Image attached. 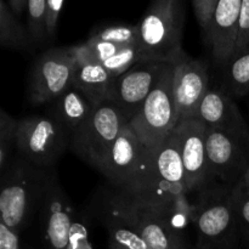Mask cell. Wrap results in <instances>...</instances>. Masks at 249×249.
Masks as SVG:
<instances>
[{
    "label": "cell",
    "mask_w": 249,
    "mask_h": 249,
    "mask_svg": "<svg viewBox=\"0 0 249 249\" xmlns=\"http://www.w3.org/2000/svg\"><path fill=\"white\" fill-rule=\"evenodd\" d=\"M116 192L129 201L160 212L165 211L180 195L189 194L175 131L151 150L130 182Z\"/></svg>",
    "instance_id": "obj_1"
},
{
    "label": "cell",
    "mask_w": 249,
    "mask_h": 249,
    "mask_svg": "<svg viewBox=\"0 0 249 249\" xmlns=\"http://www.w3.org/2000/svg\"><path fill=\"white\" fill-rule=\"evenodd\" d=\"M53 169L36 167L18 155L11 158L1 174L0 221L18 232L27 228L40 212Z\"/></svg>",
    "instance_id": "obj_2"
},
{
    "label": "cell",
    "mask_w": 249,
    "mask_h": 249,
    "mask_svg": "<svg viewBox=\"0 0 249 249\" xmlns=\"http://www.w3.org/2000/svg\"><path fill=\"white\" fill-rule=\"evenodd\" d=\"M186 11L181 0H156L139 22L138 48L143 61L175 65L187 56L181 46Z\"/></svg>",
    "instance_id": "obj_3"
},
{
    "label": "cell",
    "mask_w": 249,
    "mask_h": 249,
    "mask_svg": "<svg viewBox=\"0 0 249 249\" xmlns=\"http://www.w3.org/2000/svg\"><path fill=\"white\" fill-rule=\"evenodd\" d=\"M233 186L213 182L197 192L194 228L198 249H224L240 235L232 206Z\"/></svg>",
    "instance_id": "obj_4"
},
{
    "label": "cell",
    "mask_w": 249,
    "mask_h": 249,
    "mask_svg": "<svg viewBox=\"0 0 249 249\" xmlns=\"http://www.w3.org/2000/svg\"><path fill=\"white\" fill-rule=\"evenodd\" d=\"M67 131L49 114L18 119L16 151L21 158L36 167L53 169L70 146Z\"/></svg>",
    "instance_id": "obj_5"
},
{
    "label": "cell",
    "mask_w": 249,
    "mask_h": 249,
    "mask_svg": "<svg viewBox=\"0 0 249 249\" xmlns=\"http://www.w3.org/2000/svg\"><path fill=\"white\" fill-rule=\"evenodd\" d=\"M173 65L167 68L139 113L129 123V128L151 150L164 142L178 125L173 97Z\"/></svg>",
    "instance_id": "obj_6"
},
{
    "label": "cell",
    "mask_w": 249,
    "mask_h": 249,
    "mask_svg": "<svg viewBox=\"0 0 249 249\" xmlns=\"http://www.w3.org/2000/svg\"><path fill=\"white\" fill-rule=\"evenodd\" d=\"M129 125L118 108L109 101L95 107L92 113L72 134L70 147L85 163L96 168L101 158Z\"/></svg>",
    "instance_id": "obj_7"
},
{
    "label": "cell",
    "mask_w": 249,
    "mask_h": 249,
    "mask_svg": "<svg viewBox=\"0 0 249 249\" xmlns=\"http://www.w3.org/2000/svg\"><path fill=\"white\" fill-rule=\"evenodd\" d=\"M75 58L71 48L44 51L32 65L28 99L33 105L51 104L73 84Z\"/></svg>",
    "instance_id": "obj_8"
},
{
    "label": "cell",
    "mask_w": 249,
    "mask_h": 249,
    "mask_svg": "<svg viewBox=\"0 0 249 249\" xmlns=\"http://www.w3.org/2000/svg\"><path fill=\"white\" fill-rule=\"evenodd\" d=\"M207 160L212 182L235 186L249 167V142L232 134L207 128Z\"/></svg>",
    "instance_id": "obj_9"
},
{
    "label": "cell",
    "mask_w": 249,
    "mask_h": 249,
    "mask_svg": "<svg viewBox=\"0 0 249 249\" xmlns=\"http://www.w3.org/2000/svg\"><path fill=\"white\" fill-rule=\"evenodd\" d=\"M169 66L156 61L136 63L128 72L114 78L108 101L130 123Z\"/></svg>",
    "instance_id": "obj_10"
},
{
    "label": "cell",
    "mask_w": 249,
    "mask_h": 249,
    "mask_svg": "<svg viewBox=\"0 0 249 249\" xmlns=\"http://www.w3.org/2000/svg\"><path fill=\"white\" fill-rule=\"evenodd\" d=\"M150 152L151 148L146 147L128 125L109 146L95 169L108 180L113 189H123L145 163Z\"/></svg>",
    "instance_id": "obj_11"
},
{
    "label": "cell",
    "mask_w": 249,
    "mask_h": 249,
    "mask_svg": "<svg viewBox=\"0 0 249 249\" xmlns=\"http://www.w3.org/2000/svg\"><path fill=\"white\" fill-rule=\"evenodd\" d=\"M189 194H197L212 182L207 160V126L198 119H187L175 128Z\"/></svg>",
    "instance_id": "obj_12"
},
{
    "label": "cell",
    "mask_w": 249,
    "mask_h": 249,
    "mask_svg": "<svg viewBox=\"0 0 249 249\" xmlns=\"http://www.w3.org/2000/svg\"><path fill=\"white\" fill-rule=\"evenodd\" d=\"M39 214L46 249H67L75 213L72 202L61 186L55 168Z\"/></svg>",
    "instance_id": "obj_13"
},
{
    "label": "cell",
    "mask_w": 249,
    "mask_h": 249,
    "mask_svg": "<svg viewBox=\"0 0 249 249\" xmlns=\"http://www.w3.org/2000/svg\"><path fill=\"white\" fill-rule=\"evenodd\" d=\"M173 66V97L179 124L195 117L209 90V74L203 61L189 55Z\"/></svg>",
    "instance_id": "obj_14"
},
{
    "label": "cell",
    "mask_w": 249,
    "mask_h": 249,
    "mask_svg": "<svg viewBox=\"0 0 249 249\" xmlns=\"http://www.w3.org/2000/svg\"><path fill=\"white\" fill-rule=\"evenodd\" d=\"M242 0H219L211 21L201 29L212 57L223 66L235 53Z\"/></svg>",
    "instance_id": "obj_15"
},
{
    "label": "cell",
    "mask_w": 249,
    "mask_h": 249,
    "mask_svg": "<svg viewBox=\"0 0 249 249\" xmlns=\"http://www.w3.org/2000/svg\"><path fill=\"white\" fill-rule=\"evenodd\" d=\"M194 118L208 129L225 131L249 142V129L237 105L221 88H209Z\"/></svg>",
    "instance_id": "obj_16"
},
{
    "label": "cell",
    "mask_w": 249,
    "mask_h": 249,
    "mask_svg": "<svg viewBox=\"0 0 249 249\" xmlns=\"http://www.w3.org/2000/svg\"><path fill=\"white\" fill-rule=\"evenodd\" d=\"M114 195L122 202L148 249H187L184 238L168 226L160 211L129 201L116 191Z\"/></svg>",
    "instance_id": "obj_17"
},
{
    "label": "cell",
    "mask_w": 249,
    "mask_h": 249,
    "mask_svg": "<svg viewBox=\"0 0 249 249\" xmlns=\"http://www.w3.org/2000/svg\"><path fill=\"white\" fill-rule=\"evenodd\" d=\"M99 216L107 230L109 249H148L114 192L104 197L100 204Z\"/></svg>",
    "instance_id": "obj_18"
},
{
    "label": "cell",
    "mask_w": 249,
    "mask_h": 249,
    "mask_svg": "<svg viewBox=\"0 0 249 249\" xmlns=\"http://www.w3.org/2000/svg\"><path fill=\"white\" fill-rule=\"evenodd\" d=\"M94 109V105L72 85L60 97L51 102L49 116L53 117L71 138Z\"/></svg>",
    "instance_id": "obj_19"
},
{
    "label": "cell",
    "mask_w": 249,
    "mask_h": 249,
    "mask_svg": "<svg viewBox=\"0 0 249 249\" xmlns=\"http://www.w3.org/2000/svg\"><path fill=\"white\" fill-rule=\"evenodd\" d=\"M113 80V75L100 63L85 62L75 65L72 85L97 107L108 101Z\"/></svg>",
    "instance_id": "obj_20"
},
{
    "label": "cell",
    "mask_w": 249,
    "mask_h": 249,
    "mask_svg": "<svg viewBox=\"0 0 249 249\" xmlns=\"http://www.w3.org/2000/svg\"><path fill=\"white\" fill-rule=\"evenodd\" d=\"M223 88L231 97L249 94V50L235 53L223 66Z\"/></svg>",
    "instance_id": "obj_21"
},
{
    "label": "cell",
    "mask_w": 249,
    "mask_h": 249,
    "mask_svg": "<svg viewBox=\"0 0 249 249\" xmlns=\"http://www.w3.org/2000/svg\"><path fill=\"white\" fill-rule=\"evenodd\" d=\"M27 27L10 11L5 0L0 1V44L10 50H24L31 45Z\"/></svg>",
    "instance_id": "obj_22"
},
{
    "label": "cell",
    "mask_w": 249,
    "mask_h": 249,
    "mask_svg": "<svg viewBox=\"0 0 249 249\" xmlns=\"http://www.w3.org/2000/svg\"><path fill=\"white\" fill-rule=\"evenodd\" d=\"M160 213L168 226L181 238H184V233L187 229L191 225L194 226L195 203L190 199V194L180 195L165 211Z\"/></svg>",
    "instance_id": "obj_23"
},
{
    "label": "cell",
    "mask_w": 249,
    "mask_h": 249,
    "mask_svg": "<svg viewBox=\"0 0 249 249\" xmlns=\"http://www.w3.org/2000/svg\"><path fill=\"white\" fill-rule=\"evenodd\" d=\"M89 39L107 41L121 46H138L139 27L138 24H106L95 28L90 33Z\"/></svg>",
    "instance_id": "obj_24"
},
{
    "label": "cell",
    "mask_w": 249,
    "mask_h": 249,
    "mask_svg": "<svg viewBox=\"0 0 249 249\" xmlns=\"http://www.w3.org/2000/svg\"><path fill=\"white\" fill-rule=\"evenodd\" d=\"M18 119L12 118L4 109L0 111V172L6 169L12 158V151L16 148V133Z\"/></svg>",
    "instance_id": "obj_25"
},
{
    "label": "cell",
    "mask_w": 249,
    "mask_h": 249,
    "mask_svg": "<svg viewBox=\"0 0 249 249\" xmlns=\"http://www.w3.org/2000/svg\"><path fill=\"white\" fill-rule=\"evenodd\" d=\"M46 0H29L26 12V27L33 43L40 44L46 39Z\"/></svg>",
    "instance_id": "obj_26"
},
{
    "label": "cell",
    "mask_w": 249,
    "mask_h": 249,
    "mask_svg": "<svg viewBox=\"0 0 249 249\" xmlns=\"http://www.w3.org/2000/svg\"><path fill=\"white\" fill-rule=\"evenodd\" d=\"M232 206L238 232L249 240V186L243 178L232 189Z\"/></svg>",
    "instance_id": "obj_27"
},
{
    "label": "cell",
    "mask_w": 249,
    "mask_h": 249,
    "mask_svg": "<svg viewBox=\"0 0 249 249\" xmlns=\"http://www.w3.org/2000/svg\"><path fill=\"white\" fill-rule=\"evenodd\" d=\"M141 61H143V58L138 46H124L116 55L102 62L101 66L106 68L113 78H117L128 72Z\"/></svg>",
    "instance_id": "obj_28"
},
{
    "label": "cell",
    "mask_w": 249,
    "mask_h": 249,
    "mask_svg": "<svg viewBox=\"0 0 249 249\" xmlns=\"http://www.w3.org/2000/svg\"><path fill=\"white\" fill-rule=\"evenodd\" d=\"M67 249H92L89 226L87 220L82 216L75 215Z\"/></svg>",
    "instance_id": "obj_29"
},
{
    "label": "cell",
    "mask_w": 249,
    "mask_h": 249,
    "mask_svg": "<svg viewBox=\"0 0 249 249\" xmlns=\"http://www.w3.org/2000/svg\"><path fill=\"white\" fill-rule=\"evenodd\" d=\"M246 50H249V0H242L241 5L235 53Z\"/></svg>",
    "instance_id": "obj_30"
},
{
    "label": "cell",
    "mask_w": 249,
    "mask_h": 249,
    "mask_svg": "<svg viewBox=\"0 0 249 249\" xmlns=\"http://www.w3.org/2000/svg\"><path fill=\"white\" fill-rule=\"evenodd\" d=\"M63 6H65L63 0H46L45 29L48 40H51L56 36L58 19H60V15L62 12Z\"/></svg>",
    "instance_id": "obj_31"
},
{
    "label": "cell",
    "mask_w": 249,
    "mask_h": 249,
    "mask_svg": "<svg viewBox=\"0 0 249 249\" xmlns=\"http://www.w3.org/2000/svg\"><path fill=\"white\" fill-rule=\"evenodd\" d=\"M219 0H192V7L201 29L208 24L215 12Z\"/></svg>",
    "instance_id": "obj_32"
},
{
    "label": "cell",
    "mask_w": 249,
    "mask_h": 249,
    "mask_svg": "<svg viewBox=\"0 0 249 249\" xmlns=\"http://www.w3.org/2000/svg\"><path fill=\"white\" fill-rule=\"evenodd\" d=\"M19 233L0 221V249H23Z\"/></svg>",
    "instance_id": "obj_33"
},
{
    "label": "cell",
    "mask_w": 249,
    "mask_h": 249,
    "mask_svg": "<svg viewBox=\"0 0 249 249\" xmlns=\"http://www.w3.org/2000/svg\"><path fill=\"white\" fill-rule=\"evenodd\" d=\"M28 2L29 0H9V1H6V5L9 6L10 11L14 14V16L19 18L22 15L27 12Z\"/></svg>",
    "instance_id": "obj_34"
},
{
    "label": "cell",
    "mask_w": 249,
    "mask_h": 249,
    "mask_svg": "<svg viewBox=\"0 0 249 249\" xmlns=\"http://www.w3.org/2000/svg\"><path fill=\"white\" fill-rule=\"evenodd\" d=\"M243 180H245V182H246V184H247L248 186H249V167H248L247 172H246L245 177H243Z\"/></svg>",
    "instance_id": "obj_35"
},
{
    "label": "cell",
    "mask_w": 249,
    "mask_h": 249,
    "mask_svg": "<svg viewBox=\"0 0 249 249\" xmlns=\"http://www.w3.org/2000/svg\"><path fill=\"white\" fill-rule=\"evenodd\" d=\"M23 249H33L32 247H28V246H24Z\"/></svg>",
    "instance_id": "obj_36"
},
{
    "label": "cell",
    "mask_w": 249,
    "mask_h": 249,
    "mask_svg": "<svg viewBox=\"0 0 249 249\" xmlns=\"http://www.w3.org/2000/svg\"><path fill=\"white\" fill-rule=\"evenodd\" d=\"M187 249H198V248H196V247H195V248H187Z\"/></svg>",
    "instance_id": "obj_37"
}]
</instances>
